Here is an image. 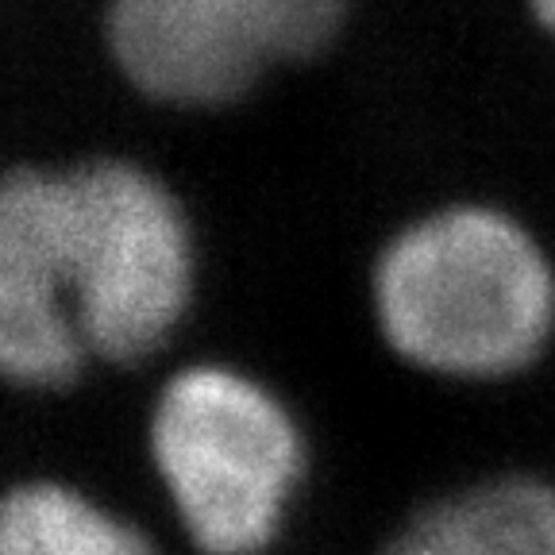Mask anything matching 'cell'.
I'll return each mask as SVG.
<instances>
[{
	"instance_id": "obj_4",
	"label": "cell",
	"mask_w": 555,
	"mask_h": 555,
	"mask_svg": "<svg viewBox=\"0 0 555 555\" xmlns=\"http://www.w3.org/2000/svg\"><path fill=\"white\" fill-rule=\"evenodd\" d=\"M347 0H108L116 69L170 108H220L270 69L321 54Z\"/></svg>"
},
{
	"instance_id": "obj_6",
	"label": "cell",
	"mask_w": 555,
	"mask_h": 555,
	"mask_svg": "<svg viewBox=\"0 0 555 555\" xmlns=\"http://www.w3.org/2000/svg\"><path fill=\"white\" fill-rule=\"evenodd\" d=\"M0 555H155V547L81 490L35 478L4 498Z\"/></svg>"
},
{
	"instance_id": "obj_3",
	"label": "cell",
	"mask_w": 555,
	"mask_h": 555,
	"mask_svg": "<svg viewBox=\"0 0 555 555\" xmlns=\"http://www.w3.org/2000/svg\"><path fill=\"white\" fill-rule=\"evenodd\" d=\"M151 463L173 517L205 555H259L305 475L301 428L251 374L178 371L151 409Z\"/></svg>"
},
{
	"instance_id": "obj_2",
	"label": "cell",
	"mask_w": 555,
	"mask_h": 555,
	"mask_svg": "<svg viewBox=\"0 0 555 555\" xmlns=\"http://www.w3.org/2000/svg\"><path fill=\"white\" fill-rule=\"evenodd\" d=\"M374 317L405 363L443 378H505L555 332V267L529 228L451 205L401 228L374 262Z\"/></svg>"
},
{
	"instance_id": "obj_7",
	"label": "cell",
	"mask_w": 555,
	"mask_h": 555,
	"mask_svg": "<svg viewBox=\"0 0 555 555\" xmlns=\"http://www.w3.org/2000/svg\"><path fill=\"white\" fill-rule=\"evenodd\" d=\"M532 12H537L540 24L555 35V0H532Z\"/></svg>"
},
{
	"instance_id": "obj_1",
	"label": "cell",
	"mask_w": 555,
	"mask_h": 555,
	"mask_svg": "<svg viewBox=\"0 0 555 555\" xmlns=\"http://www.w3.org/2000/svg\"><path fill=\"white\" fill-rule=\"evenodd\" d=\"M193 274L190 220L151 170L20 166L0 185V371L62 390L89 356H155L190 312Z\"/></svg>"
},
{
	"instance_id": "obj_5",
	"label": "cell",
	"mask_w": 555,
	"mask_h": 555,
	"mask_svg": "<svg viewBox=\"0 0 555 555\" xmlns=\"http://www.w3.org/2000/svg\"><path fill=\"white\" fill-rule=\"evenodd\" d=\"M386 555H555V490L529 475L486 478L425 505Z\"/></svg>"
}]
</instances>
